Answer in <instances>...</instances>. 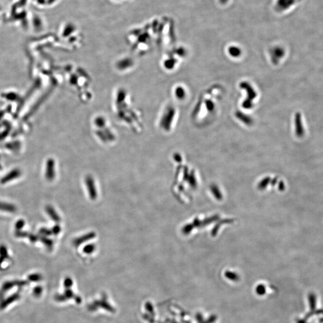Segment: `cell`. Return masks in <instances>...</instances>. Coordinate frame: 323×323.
<instances>
[{
	"label": "cell",
	"mask_w": 323,
	"mask_h": 323,
	"mask_svg": "<svg viewBox=\"0 0 323 323\" xmlns=\"http://www.w3.org/2000/svg\"><path fill=\"white\" fill-rule=\"evenodd\" d=\"M21 175V171L18 169H14L10 172L7 173L5 176H4L1 180L0 183L1 184H6L10 181H12L13 179L19 178Z\"/></svg>",
	"instance_id": "1"
},
{
	"label": "cell",
	"mask_w": 323,
	"mask_h": 323,
	"mask_svg": "<svg viewBox=\"0 0 323 323\" xmlns=\"http://www.w3.org/2000/svg\"><path fill=\"white\" fill-rule=\"evenodd\" d=\"M17 210L15 205L10 203L0 201V211L9 213H14Z\"/></svg>",
	"instance_id": "2"
},
{
	"label": "cell",
	"mask_w": 323,
	"mask_h": 323,
	"mask_svg": "<svg viewBox=\"0 0 323 323\" xmlns=\"http://www.w3.org/2000/svg\"><path fill=\"white\" fill-rule=\"evenodd\" d=\"M55 175V171H54V165L52 160L48 161L46 167V177L47 179L48 180H51L53 179Z\"/></svg>",
	"instance_id": "3"
},
{
	"label": "cell",
	"mask_w": 323,
	"mask_h": 323,
	"mask_svg": "<svg viewBox=\"0 0 323 323\" xmlns=\"http://www.w3.org/2000/svg\"><path fill=\"white\" fill-rule=\"evenodd\" d=\"M8 257L9 254L7 248L3 245H0V264Z\"/></svg>",
	"instance_id": "4"
},
{
	"label": "cell",
	"mask_w": 323,
	"mask_h": 323,
	"mask_svg": "<svg viewBox=\"0 0 323 323\" xmlns=\"http://www.w3.org/2000/svg\"><path fill=\"white\" fill-rule=\"evenodd\" d=\"M218 5L221 7H226L229 6L233 0H215Z\"/></svg>",
	"instance_id": "5"
},
{
	"label": "cell",
	"mask_w": 323,
	"mask_h": 323,
	"mask_svg": "<svg viewBox=\"0 0 323 323\" xmlns=\"http://www.w3.org/2000/svg\"><path fill=\"white\" fill-rule=\"evenodd\" d=\"M46 211L48 213V214L50 215L51 217V218L55 220H58V217H57L56 214H55V212L54 211V210L52 209V207L48 206L46 207Z\"/></svg>",
	"instance_id": "6"
},
{
	"label": "cell",
	"mask_w": 323,
	"mask_h": 323,
	"mask_svg": "<svg viewBox=\"0 0 323 323\" xmlns=\"http://www.w3.org/2000/svg\"><path fill=\"white\" fill-rule=\"evenodd\" d=\"M25 226V221L23 220H19L15 224V227L17 230H21Z\"/></svg>",
	"instance_id": "7"
},
{
	"label": "cell",
	"mask_w": 323,
	"mask_h": 323,
	"mask_svg": "<svg viewBox=\"0 0 323 323\" xmlns=\"http://www.w3.org/2000/svg\"><path fill=\"white\" fill-rule=\"evenodd\" d=\"M29 234L26 232H22L21 230H17L15 233V236L17 238H25L28 236Z\"/></svg>",
	"instance_id": "8"
},
{
	"label": "cell",
	"mask_w": 323,
	"mask_h": 323,
	"mask_svg": "<svg viewBox=\"0 0 323 323\" xmlns=\"http://www.w3.org/2000/svg\"><path fill=\"white\" fill-rule=\"evenodd\" d=\"M29 278L31 279V281H38L40 279V275H38V274L31 275L29 276Z\"/></svg>",
	"instance_id": "9"
},
{
	"label": "cell",
	"mask_w": 323,
	"mask_h": 323,
	"mask_svg": "<svg viewBox=\"0 0 323 323\" xmlns=\"http://www.w3.org/2000/svg\"><path fill=\"white\" fill-rule=\"evenodd\" d=\"M28 238H29V239H30L31 242H36V241L38 239L37 236H36L35 235H33V234L29 235H28Z\"/></svg>",
	"instance_id": "10"
}]
</instances>
